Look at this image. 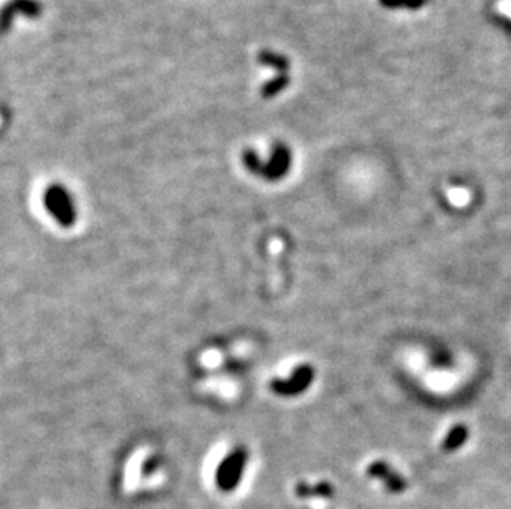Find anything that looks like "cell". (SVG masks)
<instances>
[{"label": "cell", "mask_w": 511, "mask_h": 509, "mask_svg": "<svg viewBox=\"0 0 511 509\" xmlns=\"http://www.w3.org/2000/svg\"><path fill=\"white\" fill-rule=\"evenodd\" d=\"M334 489L329 483H319L318 486H308V484H300L298 494L300 496H316V498H331Z\"/></svg>", "instance_id": "7"}, {"label": "cell", "mask_w": 511, "mask_h": 509, "mask_svg": "<svg viewBox=\"0 0 511 509\" xmlns=\"http://www.w3.org/2000/svg\"><path fill=\"white\" fill-rule=\"evenodd\" d=\"M368 477L379 479L389 493L401 494L407 489V481L401 473L396 472L391 465L386 462H374L366 469Z\"/></svg>", "instance_id": "3"}, {"label": "cell", "mask_w": 511, "mask_h": 509, "mask_svg": "<svg viewBox=\"0 0 511 509\" xmlns=\"http://www.w3.org/2000/svg\"><path fill=\"white\" fill-rule=\"evenodd\" d=\"M245 462H247L245 450L237 448V450H233L232 453H228L227 460L222 463L221 481L222 483H233L235 479H238L240 473L243 472V467H245Z\"/></svg>", "instance_id": "5"}, {"label": "cell", "mask_w": 511, "mask_h": 509, "mask_svg": "<svg viewBox=\"0 0 511 509\" xmlns=\"http://www.w3.org/2000/svg\"><path fill=\"white\" fill-rule=\"evenodd\" d=\"M429 0H379V4L387 8H407V11H418L425 7Z\"/></svg>", "instance_id": "8"}, {"label": "cell", "mask_w": 511, "mask_h": 509, "mask_svg": "<svg viewBox=\"0 0 511 509\" xmlns=\"http://www.w3.org/2000/svg\"><path fill=\"white\" fill-rule=\"evenodd\" d=\"M466 440H469V429H466L465 425H455L454 429L445 435L442 447H444L445 452H455V450L464 447Z\"/></svg>", "instance_id": "6"}, {"label": "cell", "mask_w": 511, "mask_h": 509, "mask_svg": "<svg viewBox=\"0 0 511 509\" xmlns=\"http://www.w3.org/2000/svg\"><path fill=\"white\" fill-rule=\"evenodd\" d=\"M496 7H498L500 13H503L505 17L511 18V0H500V2L496 4Z\"/></svg>", "instance_id": "9"}, {"label": "cell", "mask_w": 511, "mask_h": 509, "mask_svg": "<svg viewBox=\"0 0 511 509\" xmlns=\"http://www.w3.org/2000/svg\"><path fill=\"white\" fill-rule=\"evenodd\" d=\"M315 381V371L311 366H300L291 372L288 379H276L271 382V390L281 397H295L303 394Z\"/></svg>", "instance_id": "2"}, {"label": "cell", "mask_w": 511, "mask_h": 509, "mask_svg": "<svg viewBox=\"0 0 511 509\" xmlns=\"http://www.w3.org/2000/svg\"><path fill=\"white\" fill-rule=\"evenodd\" d=\"M43 205H45L48 215L57 222L60 227H73L76 224V207L66 188L60 186L48 187L43 197Z\"/></svg>", "instance_id": "1"}, {"label": "cell", "mask_w": 511, "mask_h": 509, "mask_svg": "<svg viewBox=\"0 0 511 509\" xmlns=\"http://www.w3.org/2000/svg\"><path fill=\"white\" fill-rule=\"evenodd\" d=\"M290 162H291V157H290V152L288 149L286 148H280L276 149V152L274 154V157H271V161L266 164V166H262V167H257L255 171L257 174H262V176L266 177V179H280L283 177L286 171L290 169Z\"/></svg>", "instance_id": "4"}]
</instances>
